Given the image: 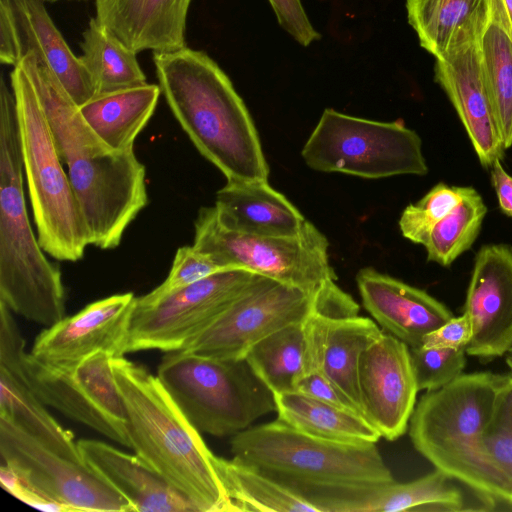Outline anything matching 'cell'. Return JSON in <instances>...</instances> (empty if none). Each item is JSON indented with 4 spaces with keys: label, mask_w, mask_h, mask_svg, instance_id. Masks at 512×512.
Here are the masks:
<instances>
[{
    "label": "cell",
    "mask_w": 512,
    "mask_h": 512,
    "mask_svg": "<svg viewBox=\"0 0 512 512\" xmlns=\"http://www.w3.org/2000/svg\"><path fill=\"white\" fill-rule=\"evenodd\" d=\"M435 80L455 108L480 164L490 169L505 148L483 77L479 40L436 58Z\"/></svg>",
    "instance_id": "obj_19"
},
{
    "label": "cell",
    "mask_w": 512,
    "mask_h": 512,
    "mask_svg": "<svg viewBox=\"0 0 512 512\" xmlns=\"http://www.w3.org/2000/svg\"><path fill=\"white\" fill-rule=\"evenodd\" d=\"M214 207L226 228L247 235L296 236L308 222L268 181H227Z\"/></svg>",
    "instance_id": "obj_24"
},
{
    "label": "cell",
    "mask_w": 512,
    "mask_h": 512,
    "mask_svg": "<svg viewBox=\"0 0 512 512\" xmlns=\"http://www.w3.org/2000/svg\"><path fill=\"white\" fill-rule=\"evenodd\" d=\"M0 417L5 418L47 449L66 459L85 463L70 430L64 429L20 378L0 367Z\"/></svg>",
    "instance_id": "obj_30"
},
{
    "label": "cell",
    "mask_w": 512,
    "mask_h": 512,
    "mask_svg": "<svg viewBox=\"0 0 512 512\" xmlns=\"http://www.w3.org/2000/svg\"><path fill=\"white\" fill-rule=\"evenodd\" d=\"M316 297L259 275L252 285L208 328L183 349L222 359H245L248 351L276 330L303 322L315 310Z\"/></svg>",
    "instance_id": "obj_13"
},
{
    "label": "cell",
    "mask_w": 512,
    "mask_h": 512,
    "mask_svg": "<svg viewBox=\"0 0 512 512\" xmlns=\"http://www.w3.org/2000/svg\"><path fill=\"white\" fill-rule=\"evenodd\" d=\"M294 392L361 414L346 395L332 384L329 379L316 370L304 373L296 381Z\"/></svg>",
    "instance_id": "obj_41"
},
{
    "label": "cell",
    "mask_w": 512,
    "mask_h": 512,
    "mask_svg": "<svg viewBox=\"0 0 512 512\" xmlns=\"http://www.w3.org/2000/svg\"><path fill=\"white\" fill-rule=\"evenodd\" d=\"M279 25L300 45L309 46L320 38L301 0H268Z\"/></svg>",
    "instance_id": "obj_39"
},
{
    "label": "cell",
    "mask_w": 512,
    "mask_h": 512,
    "mask_svg": "<svg viewBox=\"0 0 512 512\" xmlns=\"http://www.w3.org/2000/svg\"><path fill=\"white\" fill-rule=\"evenodd\" d=\"M192 0H95L96 18L135 52L186 46Z\"/></svg>",
    "instance_id": "obj_23"
},
{
    "label": "cell",
    "mask_w": 512,
    "mask_h": 512,
    "mask_svg": "<svg viewBox=\"0 0 512 512\" xmlns=\"http://www.w3.org/2000/svg\"><path fill=\"white\" fill-rule=\"evenodd\" d=\"M161 89L141 84L98 93L79 106L97 136L116 151L133 150L134 141L152 117Z\"/></svg>",
    "instance_id": "obj_26"
},
{
    "label": "cell",
    "mask_w": 512,
    "mask_h": 512,
    "mask_svg": "<svg viewBox=\"0 0 512 512\" xmlns=\"http://www.w3.org/2000/svg\"><path fill=\"white\" fill-rule=\"evenodd\" d=\"M487 207L482 196L466 187L460 203L431 231L424 245L427 260L443 267L450 266L471 248L481 230Z\"/></svg>",
    "instance_id": "obj_34"
},
{
    "label": "cell",
    "mask_w": 512,
    "mask_h": 512,
    "mask_svg": "<svg viewBox=\"0 0 512 512\" xmlns=\"http://www.w3.org/2000/svg\"><path fill=\"white\" fill-rule=\"evenodd\" d=\"M491 183L495 190L501 211L512 218V176L497 159L490 167Z\"/></svg>",
    "instance_id": "obj_43"
},
{
    "label": "cell",
    "mask_w": 512,
    "mask_h": 512,
    "mask_svg": "<svg viewBox=\"0 0 512 512\" xmlns=\"http://www.w3.org/2000/svg\"><path fill=\"white\" fill-rule=\"evenodd\" d=\"M274 395L277 419L311 436L344 443H377L380 433L361 414L298 392Z\"/></svg>",
    "instance_id": "obj_27"
},
{
    "label": "cell",
    "mask_w": 512,
    "mask_h": 512,
    "mask_svg": "<svg viewBox=\"0 0 512 512\" xmlns=\"http://www.w3.org/2000/svg\"><path fill=\"white\" fill-rule=\"evenodd\" d=\"M10 86L39 244L56 260L78 261L90 245L88 229L25 57L13 66Z\"/></svg>",
    "instance_id": "obj_6"
},
{
    "label": "cell",
    "mask_w": 512,
    "mask_h": 512,
    "mask_svg": "<svg viewBox=\"0 0 512 512\" xmlns=\"http://www.w3.org/2000/svg\"><path fill=\"white\" fill-rule=\"evenodd\" d=\"M157 377L189 422L213 436L235 435L276 409L273 393L245 359L169 351Z\"/></svg>",
    "instance_id": "obj_8"
},
{
    "label": "cell",
    "mask_w": 512,
    "mask_h": 512,
    "mask_svg": "<svg viewBox=\"0 0 512 512\" xmlns=\"http://www.w3.org/2000/svg\"><path fill=\"white\" fill-rule=\"evenodd\" d=\"M511 381L512 373H462L445 386L427 391L410 418L409 436L416 451L476 495L477 442Z\"/></svg>",
    "instance_id": "obj_7"
},
{
    "label": "cell",
    "mask_w": 512,
    "mask_h": 512,
    "mask_svg": "<svg viewBox=\"0 0 512 512\" xmlns=\"http://www.w3.org/2000/svg\"><path fill=\"white\" fill-rule=\"evenodd\" d=\"M1 463L31 488L78 512H134L130 503L86 463H77L44 447L0 417Z\"/></svg>",
    "instance_id": "obj_14"
},
{
    "label": "cell",
    "mask_w": 512,
    "mask_h": 512,
    "mask_svg": "<svg viewBox=\"0 0 512 512\" xmlns=\"http://www.w3.org/2000/svg\"><path fill=\"white\" fill-rule=\"evenodd\" d=\"M43 0H0V61L15 66L29 52L58 78L78 105L97 94L94 82L57 29Z\"/></svg>",
    "instance_id": "obj_16"
},
{
    "label": "cell",
    "mask_w": 512,
    "mask_h": 512,
    "mask_svg": "<svg viewBox=\"0 0 512 512\" xmlns=\"http://www.w3.org/2000/svg\"><path fill=\"white\" fill-rule=\"evenodd\" d=\"M158 85L193 145L227 181H268L251 115L230 78L204 51L153 53Z\"/></svg>",
    "instance_id": "obj_3"
},
{
    "label": "cell",
    "mask_w": 512,
    "mask_h": 512,
    "mask_svg": "<svg viewBox=\"0 0 512 512\" xmlns=\"http://www.w3.org/2000/svg\"><path fill=\"white\" fill-rule=\"evenodd\" d=\"M492 0H407L409 24L422 48L439 58L480 39L491 14Z\"/></svg>",
    "instance_id": "obj_25"
},
{
    "label": "cell",
    "mask_w": 512,
    "mask_h": 512,
    "mask_svg": "<svg viewBox=\"0 0 512 512\" xmlns=\"http://www.w3.org/2000/svg\"><path fill=\"white\" fill-rule=\"evenodd\" d=\"M512 29V0H501Z\"/></svg>",
    "instance_id": "obj_44"
},
{
    "label": "cell",
    "mask_w": 512,
    "mask_h": 512,
    "mask_svg": "<svg viewBox=\"0 0 512 512\" xmlns=\"http://www.w3.org/2000/svg\"><path fill=\"white\" fill-rule=\"evenodd\" d=\"M135 302L131 292L94 301L43 330L30 354L44 367L57 372L74 370L98 351L123 356L127 353Z\"/></svg>",
    "instance_id": "obj_15"
},
{
    "label": "cell",
    "mask_w": 512,
    "mask_h": 512,
    "mask_svg": "<svg viewBox=\"0 0 512 512\" xmlns=\"http://www.w3.org/2000/svg\"><path fill=\"white\" fill-rule=\"evenodd\" d=\"M113 356L98 351L70 372L52 371L19 344L0 351V367L20 378L44 404L100 434L130 447L125 408L112 364Z\"/></svg>",
    "instance_id": "obj_11"
},
{
    "label": "cell",
    "mask_w": 512,
    "mask_h": 512,
    "mask_svg": "<svg viewBox=\"0 0 512 512\" xmlns=\"http://www.w3.org/2000/svg\"><path fill=\"white\" fill-rule=\"evenodd\" d=\"M452 480L435 468L410 482L395 481L375 502L371 512L466 510L463 493Z\"/></svg>",
    "instance_id": "obj_35"
},
{
    "label": "cell",
    "mask_w": 512,
    "mask_h": 512,
    "mask_svg": "<svg viewBox=\"0 0 512 512\" xmlns=\"http://www.w3.org/2000/svg\"><path fill=\"white\" fill-rule=\"evenodd\" d=\"M214 467L235 512H317L253 466L214 455Z\"/></svg>",
    "instance_id": "obj_32"
},
{
    "label": "cell",
    "mask_w": 512,
    "mask_h": 512,
    "mask_svg": "<svg viewBox=\"0 0 512 512\" xmlns=\"http://www.w3.org/2000/svg\"><path fill=\"white\" fill-rule=\"evenodd\" d=\"M305 372L316 370L346 395L363 415L358 368L364 351L382 329L368 317H327L310 313L303 322Z\"/></svg>",
    "instance_id": "obj_20"
},
{
    "label": "cell",
    "mask_w": 512,
    "mask_h": 512,
    "mask_svg": "<svg viewBox=\"0 0 512 512\" xmlns=\"http://www.w3.org/2000/svg\"><path fill=\"white\" fill-rule=\"evenodd\" d=\"M471 337L472 323L469 316L463 312L461 316L451 318L428 333L423 338L421 346L465 349Z\"/></svg>",
    "instance_id": "obj_42"
},
{
    "label": "cell",
    "mask_w": 512,
    "mask_h": 512,
    "mask_svg": "<svg viewBox=\"0 0 512 512\" xmlns=\"http://www.w3.org/2000/svg\"><path fill=\"white\" fill-rule=\"evenodd\" d=\"M44 2H57V1H60V0H43Z\"/></svg>",
    "instance_id": "obj_46"
},
{
    "label": "cell",
    "mask_w": 512,
    "mask_h": 512,
    "mask_svg": "<svg viewBox=\"0 0 512 512\" xmlns=\"http://www.w3.org/2000/svg\"><path fill=\"white\" fill-rule=\"evenodd\" d=\"M25 59L58 155L67 166L89 243L114 249L148 203L145 166L133 150H113L97 136L55 74L34 53Z\"/></svg>",
    "instance_id": "obj_2"
},
{
    "label": "cell",
    "mask_w": 512,
    "mask_h": 512,
    "mask_svg": "<svg viewBox=\"0 0 512 512\" xmlns=\"http://www.w3.org/2000/svg\"><path fill=\"white\" fill-rule=\"evenodd\" d=\"M358 385L363 416L381 437L404 435L419 392L409 346L382 329L361 356Z\"/></svg>",
    "instance_id": "obj_17"
},
{
    "label": "cell",
    "mask_w": 512,
    "mask_h": 512,
    "mask_svg": "<svg viewBox=\"0 0 512 512\" xmlns=\"http://www.w3.org/2000/svg\"><path fill=\"white\" fill-rule=\"evenodd\" d=\"M15 97L0 82V300L11 311L50 327L65 317L61 271L44 255L28 217Z\"/></svg>",
    "instance_id": "obj_5"
},
{
    "label": "cell",
    "mask_w": 512,
    "mask_h": 512,
    "mask_svg": "<svg viewBox=\"0 0 512 512\" xmlns=\"http://www.w3.org/2000/svg\"><path fill=\"white\" fill-rule=\"evenodd\" d=\"M303 322L286 325L269 334L245 357L254 374L273 394L294 391L296 381L305 372Z\"/></svg>",
    "instance_id": "obj_33"
},
{
    "label": "cell",
    "mask_w": 512,
    "mask_h": 512,
    "mask_svg": "<svg viewBox=\"0 0 512 512\" xmlns=\"http://www.w3.org/2000/svg\"><path fill=\"white\" fill-rule=\"evenodd\" d=\"M478 498L493 509L497 502L512 507V381L477 442Z\"/></svg>",
    "instance_id": "obj_29"
},
{
    "label": "cell",
    "mask_w": 512,
    "mask_h": 512,
    "mask_svg": "<svg viewBox=\"0 0 512 512\" xmlns=\"http://www.w3.org/2000/svg\"><path fill=\"white\" fill-rule=\"evenodd\" d=\"M505 360H506V364L510 370V373H512V348L506 353Z\"/></svg>",
    "instance_id": "obj_45"
},
{
    "label": "cell",
    "mask_w": 512,
    "mask_h": 512,
    "mask_svg": "<svg viewBox=\"0 0 512 512\" xmlns=\"http://www.w3.org/2000/svg\"><path fill=\"white\" fill-rule=\"evenodd\" d=\"M362 305L382 329L409 347L454 317L448 307L426 291L374 268L356 275Z\"/></svg>",
    "instance_id": "obj_21"
},
{
    "label": "cell",
    "mask_w": 512,
    "mask_h": 512,
    "mask_svg": "<svg viewBox=\"0 0 512 512\" xmlns=\"http://www.w3.org/2000/svg\"><path fill=\"white\" fill-rule=\"evenodd\" d=\"M0 483L4 490L36 509L46 512H78L75 508L50 499L28 486L8 465L1 463Z\"/></svg>",
    "instance_id": "obj_40"
},
{
    "label": "cell",
    "mask_w": 512,
    "mask_h": 512,
    "mask_svg": "<svg viewBox=\"0 0 512 512\" xmlns=\"http://www.w3.org/2000/svg\"><path fill=\"white\" fill-rule=\"evenodd\" d=\"M465 186L438 183L418 202L408 205L399 219L404 238L415 244L425 245L433 228L462 200Z\"/></svg>",
    "instance_id": "obj_36"
},
{
    "label": "cell",
    "mask_w": 512,
    "mask_h": 512,
    "mask_svg": "<svg viewBox=\"0 0 512 512\" xmlns=\"http://www.w3.org/2000/svg\"><path fill=\"white\" fill-rule=\"evenodd\" d=\"M259 275L229 268L146 304L135 302L127 353L183 349L215 322Z\"/></svg>",
    "instance_id": "obj_12"
},
{
    "label": "cell",
    "mask_w": 512,
    "mask_h": 512,
    "mask_svg": "<svg viewBox=\"0 0 512 512\" xmlns=\"http://www.w3.org/2000/svg\"><path fill=\"white\" fill-rule=\"evenodd\" d=\"M479 48L484 81L506 150L512 146V29L501 0L491 2Z\"/></svg>",
    "instance_id": "obj_28"
},
{
    "label": "cell",
    "mask_w": 512,
    "mask_h": 512,
    "mask_svg": "<svg viewBox=\"0 0 512 512\" xmlns=\"http://www.w3.org/2000/svg\"><path fill=\"white\" fill-rule=\"evenodd\" d=\"M193 247L221 268H241L297 287L316 299L336 285L327 238L310 221L296 236H254L232 231L215 207H202L194 223Z\"/></svg>",
    "instance_id": "obj_9"
},
{
    "label": "cell",
    "mask_w": 512,
    "mask_h": 512,
    "mask_svg": "<svg viewBox=\"0 0 512 512\" xmlns=\"http://www.w3.org/2000/svg\"><path fill=\"white\" fill-rule=\"evenodd\" d=\"M419 391L439 389L463 373L466 351L463 348L409 347Z\"/></svg>",
    "instance_id": "obj_37"
},
{
    "label": "cell",
    "mask_w": 512,
    "mask_h": 512,
    "mask_svg": "<svg viewBox=\"0 0 512 512\" xmlns=\"http://www.w3.org/2000/svg\"><path fill=\"white\" fill-rule=\"evenodd\" d=\"M221 270L224 269L208 254L197 250L193 245L180 247L175 254L167 278L151 292L136 297V302L150 303Z\"/></svg>",
    "instance_id": "obj_38"
},
{
    "label": "cell",
    "mask_w": 512,
    "mask_h": 512,
    "mask_svg": "<svg viewBox=\"0 0 512 512\" xmlns=\"http://www.w3.org/2000/svg\"><path fill=\"white\" fill-rule=\"evenodd\" d=\"M83 461L142 512H199L196 506L138 455L107 443L77 441Z\"/></svg>",
    "instance_id": "obj_22"
},
{
    "label": "cell",
    "mask_w": 512,
    "mask_h": 512,
    "mask_svg": "<svg viewBox=\"0 0 512 512\" xmlns=\"http://www.w3.org/2000/svg\"><path fill=\"white\" fill-rule=\"evenodd\" d=\"M301 155L313 170L368 179L428 172L421 138L403 121L379 122L332 108L323 111Z\"/></svg>",
    "instance_id": "obj_10"
},
{
    "label": "cell",
    "mask_w": 512,
    "mask_h": 512,
    "mask_svg": "<svg viewBox=\"0 0 512 512\" xmlns=\"http://www.w3.org/2000/svg\"><path fill=\"white\" fill-rule=\"evenodd\" d=\"M230 448L317 512H371L396 481L376 443L326 440L278 419L233 435Z\"/></svg>",
    "instance_id": "obj_1"
},
{
    "label": "cell",
    "mask_w": 512,
    "mask_h": 512,
    "mask_svg": "<svg viewBox=\"0 0 512 512\" xmlns=\"http://www.w3.org/2000/svg\"><path fill=\"white\" fill-rule=\"evenodd\" d=\"M130 447L199 512H235L214 467V454L157 376L123 356L113 357Z\"/></svg>",
    "instance_id": "obj_4"
},
{
    "label": "cell",
    "mask_w": 512,
    "mask_h": 512,
    "mask_svg": "<svg viewBox=\"0 0 512 512\" xmlns=\"http://www.w3.org/2000/svg\"><path fill=\"white\" fill-rule=\"evenodd\" d=\"M83 66L90 74L97 94L145 84L137 52L129 48L96 17L82 34Z\"/></svg>",
    "instance_id": "obj_31"
},
{
    "label": "cell",
    "mask_w": 512,
    "mask_h": 512,
    "mask_svg": "<svg viewBox=\"0 0 512 512\" xmlns=\"http://www.w3.org/2000/svg\"><path fill=\"white\" fill-rule=\"evenodd\" d=\"M472 323L467 355L490 359L512 348V247L487 244L475 256L464 304Z\"/></svg>",
    "instance_id": "obj_18"
}]
</instances>
